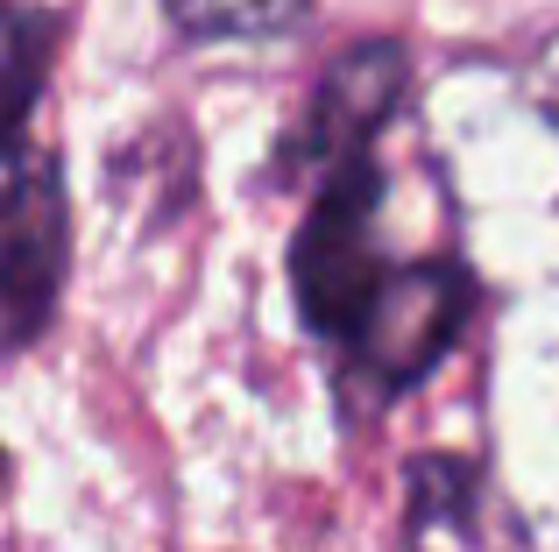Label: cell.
<instances>
[{
  "label": "cell",
  "instance_id": "obj_1",
  "mask_svg": "<svg viewBox=\"0 0 559 552\" xmlns=\"http://www.w3.org/2000/svg\"><path fill=\"white\" fill-rule=\"evenodd\" d=\"M481 304V284L461 255H418L382 276L369 312L355 319V333L341 340V397L355 418H376L382 404L411 397L439 361L461 347L467 319Z\"/></svg>",
  "mask_w": 559,
  "mask_h": 552
},
{
  "label": "cell",
  "instance_id": "obj_6",
  "mask_svg": "<svg viewBox=\"0 0 559 552\" xmlns=\"http://www.w3.org/2000/svg\"><path fill=\"white\" fill-rule=\"evenodd\" d=\"M185 43H284L312 22V0H164Z\"/></svg>",
  "mask_w": 559,
  "mask_h": 552
},
{
  "label": "cell",
  "instance_id": "obj_7",
  "mask_svg": "<svg viewBox=\"0 0 559 552\" xmlns=\"http://www.w3.org/2000/svg\"><path fill=\"white\" fill-rule=\"evenodd\" d=\"M475 496H481L475 460H461V454H418L404 468V531H411V539H425L432 525H453L461 539H475Z\"/></svg>",
  "mask_w": 559,
  "mask_h": 552
},
{
  "label": "cell",
  "instance_id": "obj_2",
  "mask_svg": "<svg viewBox=\"0 0 559 552\" xmlns=\"http://www.w3.org/2000/svg\"><path fill=\"white\" fill-rule=\"evenodd\" d=\"M382 192H390V178H382L376 149L347 156V164H333L326 178H319V199L305 206V227H298V241H290L298 312H305V326L333 347L355 333V319L369 312V298L382 290V276H390V263H382V249H376Z\"/></svg>",
  "mask_w": 559,
  "mask_h": 552
},
{
  "label": "cell",
  "instance_id": "obj_3",
  "mask_svg": "<svg viewBox=\"0 0 559 552\" xmlns=\"http://www.w3.org/2000/svg\"><path fill=\"white\" fill-rule=\"evenodd\" d=\"M71 276V199L50 149L0 164V361L28 355L50 333Z\"/></svg>",
  "mask_w": 559,
  "mask_h": 552
},
{
  "label": "cell",
  "instance_id": "obj_5",
  "mask_svg": "<svg viewBox=\"0 0 559 552\" xmlns=\"http://www.w3.org/2000/svg\"><path fill=\"white\" fill-rule=\"evenodd\" d=\"M57 43H64V14L43 0H0V164L28 149V113L43 107Z\"/></svg>",
  "mask_w": 559,
  "mask_h": 552
},
{
  "label": "cell",
  "instance_id": "obj_8",
  "mask_svg": "<svg viewBox=\"0 0 559 552\" xmlns=\"http://www.w3.org/2000/svg\"><path fill=\"white\" fill-rule=\"evenodd\" d=\"M0 496H8V454H0Z\"/></svg>",
  "mask_w": 559,
  "mask_h": 552
},
{
  "label": "cell",
  "instance_id": "obj_4",
  "mask_svg": "<svg viewBox=\"0 0 559 552\" xmlns=\"http://www.w3.org/2000/svg\"><path fill=\"white\" fill-rule=\"evenodd\" d=\"M411 93V50L396 36H361L326 64V79L312 85L298 128L276 142L270 156V184H298V178H326L333 164L376 149V135L396 121Z\"/></svg>",
  "mask_w": 559,
  "mask_h": 552
}]
</instances>
